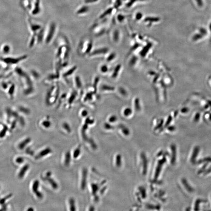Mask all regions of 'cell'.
Returning a JSON list of instances; mask_svg holds the SVG:
<instances>
[{
	"instance_id": "52a82bcc",
	"label": "cell",
	"mask_w": 211,
	"mask_h": 211,
	"mask_svg": "<svg viewBox=\"0 0 211 211\" xmlns=\"http://www.w3.org/2000/svg\"><path fill=\"white\" fill-rule=\"evenodd\" d=\"M71 160V153L69 151H68L65 154V159L64 163L65 165L66 166H69L70 162Z\"/></svg>"
},
{
	"instance_id": "836d02e7",
	"label": "cell",
	"mask_w": 211,
	"mask_h": 211,
	"mask_svg": "<svg viewBox=\"0 0 211 211\" xmlns=\"http://www.w3.org/2000/svg\"><path fill=\"white\" fill-rule=\"evenodd\" d=\"M32 74H33V75H34V76L35 77V78H39V74H38L37 72H36L33 71V72H32Z\"/></svg>"
},
{
	"instance_id": "d6a6232c",
	"label": "cell",
	"mask_w": 211,
	"mask_h": 211,
	"mask_svg": "<svg viewBox=\"0 0 211 211\" xmlns=\"http://www.w3.org/2000/svg\"><path fill=\"white\" fill-rule=\"evenodd\" d=\"M9 49V48L8 46H5L4 49V51L5 52H8Z\"/></svg>"
},
{
	"instance_id": "d4e9b609",
	"label": "cell",
	"mask_w": 211,
	"mask_h": 211,
	"mask_svg": "<svg viewBox=\"0 0 211 211\" xmlns=\"http://www.w3.org/2000/svg\"><path fill=\"white\" fill-rule=\"evenodd\" d=\"M92 94H90V93H89V94H88L87 95H86V97H85V101H87V100H91L92 99Z\"/></svg>"
},
{
	"instance_id": "9a60e30c",
	"label": "cell",
	"mask_w": 211,
	"mask_h": 211,
	"mask_svg": "<svg viewBox=\"0 0 211 211\" xmlns=\"http://www.w3.org/2000/svg\"><path fill=\"white\" fill-rule=\"evenodd\" d=\"M76 67H73L72 69H71L67 72L65 73L64 74V76L67 77V76H69V75H71V74H72L74 71H75V70H76Z\"/></svg>"
},
{
	"instance_id": "cb8c5ba5",
	"label": "cell",
	"mask_w": 211,
	"mask_h": 211,
	"mask_svg": "<svg viewBox=\"0 0 211 211\" xmlns=\"http://www.w3.org/2000/svg\"><path fill=\"white\" fill-rule=\"evenodd\" d=\"M101 71L102 72H107L108 70V67H107L106 65H103L102 67H101Z\"/></svg>"
},
{
	"instance_id": "603a6c76",
	"label": "cell",
	"mask_w": 211,
	"mask_h": 211,
	"mask_svg": "<svg viewBox=\"0 0 211 211\" xmlns=\"http://www.w3.org/2000/svg\"><path fill=\"white\" fill-rule=\"evenodd\" d=\"M75 94H73L70 97L69 99V103L70 104L72 103L74 100L75 99Z\"/></svg>"
},
{
	"instance_id": "e0dca14e",
	"label": "cell",
	"mask_w": 211,
	"mask_h": 211,
	"mask_svg": "<svg viewBox=\"0 0 211 211\" xmlns=\"http://www.w3.org/2000/svg\"><path fill=\"white\" fill-rule=\"evenodd\" d=\"M63 128L69 133L71 132V128H70L69 125L67 123H63Z\"/></svg>"
},
{
	"instance_id": "277c9868",
	"label": "cell",
	"mask_w": 211,
	"mask_h": 211,
	"mask_svg": "<svg viewBox=\"0 0 211 211\" xmlns=\"http://www.w3.org/2000/svg\"><path fill=\"white\" fill-rule=\"evenodd\" d=\"M52 151L51 148H47L45 149L42 151L41 152L39 153L35 157V159H40L46 156L49 154L51 153L52 152Z\"/></svg>"
},
{
	"instance_id": "1f68e13d",
	"label": "cell",
	"mask_w": 211,
	"mask_h": 211,
	"mask_svg": "<svg viewBox=\"0 0 211 211\" xmlns=\"http://www.w3.org/2000/svg\"><path fill=\"white\" fill-rule=\"evenodd\" d=\"M88 114V112L87 111H86V110H84L82 112V116H83V117H85V116H87Z\"/></svg>"
},
{
	"instance_id": "484cf974",
	"label": "cell",
	"mask_w": 211,
	"mask_h": 211,
	"mask_svg": "<svg viewBox=\"0 0 211 211\" xmlns=\"http://www.w3.org/2000/svg\"><path fill=\"white\" fill-rule=\"evenodd\" d=\"M94 120H90V119L87 118L85 121V123H86L88 124H93L94 123Z\"/></svg>"
},
{
	"instance_id": "e575fe53",
	"label": "cell",
	"mask_w": 211,
	"mask_h": 211,
	"mask_svg": "<svg viewBox=\"0 0 211 211\" xmlns=\"http://www.w3.org/2000/svg\"><path fill=\"white\" fill-rule=\"evenodd\" d=\"M24 159L22 158H20L18 159L17 161L18 163H21L23 162Z\"/></svg>"
},
{
	"instance_id": "5b68a950",
	"label": "cell",
	"mask_w": 211,
	"mask_h": 211,
	"mask_svg": "<svg viewBox=\"0 0 211 211\" xmlns=\"http://www.w3.org/2000/svg\"><path fill=\"white\" fill-rule=\"evenodd\" d=\"M45 179L46 181L49 183L51 185L53 189H56L59 187V185L56 182V181L52 178H51V177H45Z\"/></svg>"
},
{
	"instance_id": "7402d4cb",
	"label": "cell",
	"mask_w": 211,
	"mask_h": 211,
	"mask_svg": "<svg viewBox=\"0 0 211 211\" xmlns=\"http://www.w3.org/2000/svg\"><path fill=\"white\" fill-rule=\"evenodd\" d=\"M114 88L113 87H111L109 86H106V85H104L102 87V89L103 90H114Z\"/></svg>"
},
{
	"instance_id": "d6986e66",
	"label": "cell",
	"mask_w": 211,
	"mask_h": 211,
	"mask_svg": "<svg viewBox=\"0 0 211 211\" xmlns=\"http://www.w3.org/2000/svg\"><path fill=\"white\" fill-rule=\"evenodd\" d=\"M42 125L45 128H49L51 126V123L48 120H45L42 122Z\"/></svg>"
},
{
	"instance_id": "9c48e42d",
	"label": "cell",
	"mask_w": 211,
	"mask_h": 211,
	"mask_svg": "<svg viewBox=\"0 0 211 211\" xmlns=\"http://www.w3.org/2000/svg\"><path fill=\"white\" fill-rule=\"evenodd\" d=\"M69 203L70 211H75L76 210L75 206V201L74 199L73 198H70L69 200Z\"/></svg>"
},
{
	"instance_id": "d590c367",
	"label": "cell",
	"mask_w": 211,
	"mask_h": 211,
	"mask_svg": "<svg viewBox=\"0 0 211 211\" xmlns=\"http://www.w3.org/2000/svg\"><path fill=\"white\" fill-rule=\"evenodd\" d=\"M51 175H52V173L51 172H48L46 173V177H51Z\"/></svg>"
},
{
	"instance_id": "7c38bea8",
	"label": "cell",
	"mask_w": 211,
	"mask_h": 211,
	"mask_svg": "<svg viewBox=\"0 0 211 211\" xmlns=\"http://www.w3.org/2000/svg\"><path fill=\"white\" fill-rule=\"evenodd\" d=\"M81 153V146H79L74 151L73 153V157L74 158L76 159L79 156Z\"/></svg>"
},
{
	"instance_id": "3957f363",
	"label": "cell",
	"mask_w": 211,
	"mask_h": 211,
	"mask_svg": "<svg viewBox=\"0 0 211 211\" xmlns=\"http://www.w3.org/2000/svg\"><path fill=\"white\" fill-rule=\"evenodd\" d=\"M88 171L87 169H84L82 171V178L81 182V188L82 190L86 189L87 183Z\"/></svg>"
},
{
	"instance_id": "44dd1931",
	"label": "cell",
	"mask_w": 211,
	"mask_h": 211,
	"mask_svg": "<svg viewBox=\"0 0 211 211\" xmlns=\"http://www.w3.org/2000/svg\"><path fill=\"white\" fill-rule=\"evenodd\" d=\"M135 106L137 110H139L140 109V102H139V100L138 98H136L135 100Z\"/></svg>"
},
{
	"instance_id": "4316f807",
	"label": "cell",
	"mask_w": 211,
	"mask_h": 211,
	"mask_svg": "<svg viewBox=\"0 0 211 211\" xmlns=\"http://www.w3.org/2000/svg\"><path fill=\"white\" fill-rule=\"evenodd\" d=\"M115 56V54H112V55H111L109 57V58H108V62H110L111 60H112V59H114Z\"/></svg>"
},
{
	"instance_id": "4dcf8cb0",
	"label": "cell",
	"mask_w": 211,
	"mask_h": 211,
	"mask_svg": "<svg viewBox=\"0 0 211 211\" xmlns=\"http://www.w3.org/2000/svg\"><path fill=\"white\" fill-rule=\"evenodd\" d=\"M59 78V76L55 75H51L49 76V78L50 79H55V78Z\"/></svg>"
},
{
	"instance_id": "f1b7e54d",
	"label": "cell",
	"mask_w": 211,
	"mask_h": 211,
	"mask_svg": "<svg viewBox=\"0 0 211 211\" xmlns=\"http://www.w3.org/2000/svg\"><path fill=\"white\" fill-rule=\"evenodd\" d=\"M62 47H60V48L59 49V51H58V52L57 53V56L59 57L61 55L62 52Z\"/></svg>"
},
{
	"instance_id": "ffe728a7",
	"label": "cell",
	"mask_w": 211,
	"mask_h": 211,
	"mask_svg": "<svg viewBox=\"0 0 211 211\" xmlns=\"http://www.w3.org/2000/svg\"><path fill=\"white\" fill-rule=\"evenodd\" d=\"M75 82H76V85L78 88H81L82 86V82H81L80 79L78 76H76L75 78Z\"/></svg>"
},
{
	"instance_id": "8fae6325",
	"label": "cell",
	"mask_w": 211,
	"mask_h": 211,
	"mask_svg": "<svg viewBox=\"0 0 211 211\" xmlns=\"http://www.w3.org/2000/svg\"><path fill=\"white\" fill-rule=\"evenodd\" d=\"M29 168V166L28 165H25L24 166L23 168L22 169L21 171L20 172L19 174V177L20 178H22L23 177L24 175H25V172H26L27 170H28V169Z\"/></svg>"
},
{
	"instance_id": "83f0119b",
	"label": "cell",
	"mask_w": 211,
	"mask_h": 211,
	"mask_svg": "<svg viewBox=\"0 0 211 211\" xmlns=\"http://www.w3.org/2000/svg\"><path fill=\"white\" fill-rule=\"evenodd\" d=\"M117 119V117L116 116H112L109 119V121L110 122H113L116 121Z\"/></svg>"
},
{
	"instance_id": "8992f818",
	"label": "cell",
	"mask_w": 211,
	"mask_h": 211,
	"mask_svg": "<svg viewBox=\"0 0 211 211\" xmlns=\"http://www.w3.org/2000/svg\"><path fill=\"white\" fill-rule=\"evenodd\" d=\"M193 1L196 6L199 9L203 8L205 6V0H193Z\"/></svg>"
},
{
	"instance_id": "8d00e7d4",
	"label": "cell",
	"mask_w": 211,
	"mask_h": 211,
	"mask_svg": "<svg viewBox=\"0 0 211 211\" xmlns=\"http://www.w3.org/2000/svg\"><path fill=\"white\" fill-rule=\"evenodd\" d=\"M28 210L30 211H34V210L33 208H29V209H28Z\"/></svg>"
},
{
	"instance_id": "ac0fdd59",
	"label": "cell",
	"mask_w": 211,
	"mask_h": 211,
	"mask_svg": "<svg viewBox=\"0 0 211 211\" xmlns=\"http://www.w3.org/2000/svg\"><path fill=\"white\" fill-rule=\"evenodd\" d=\"M132 109L129 108H128L124 110V114L125 116H128L132 114Z\"/></svg>"
},
{
	"instance_id": "7a4b0ae2",
	"label": "cell",
	"mask_w": 211,
	"mask_h": 211,
	"mask_svg": "<svg viewBox=\"0 0 211 211\" xmlns=\"http://www.w3.org/2000/svg\"><path fill=\"white\" fill-rule=\"evenodd\" d=\"M55 29H56V25L53 23H52L50 25L49 29L47 32L45 38V42L47 44L49 43L52 40L55 34Z\"/></svg>"
},
{
	"instance_id": "5bb4252c",
	"label": "cell",
	"mask_w": 211,
	"mask_h": 211,
	"mask_svg": "<svg viewBox=\"0 0 211 211\" xmlns=\"http://www.w3.org/2000/svg\"><path fill=\"white\" fill-rule=\"evenodd\" d=\"M107 51V50L105 49H98L95 50L94 52H92L91 55H97L98 54L101 53H105Z\"/></svg>"
},
{
	"instance_id": "2e32d148",
	"label": "cell",
	"mask_w": 211,
	"mask_h": 211,
	"mask_svg": "<svg viewBox=\"0 0 211 211\" xmlns=\"http://www.w3.org/2000/svg\"><path fill=\"white\" fill-rule=\"evenodd\" d=\"M120 67H121V66H120V65H117V67L116 68V69H115L114 72L113 73V78H116V77L117 76L119 72V71L120 69Z\"/></svg>"
},
{
	"instance_id": "30bf717a",
	"label": "cell",
	"mask_w": 211,
	"mask_h": 211,
	"mask_svg": "<svg viewBox=\"0 0 211 211\" xmlns=\"http://www.w3.org/2000/svg\"><path fill=\"white\" fill-rule=\"evenodd\" d=\"M88 11H89V8L87 6H82L78 9L76 13L77 14L81 15L86 13Z\"/></svg>"
},
{
	"instance_id": "6da1fadb",
	"label": "cell",
	"mask_w": 211,
	"mask_h": 211,
	"mask_svg": "<svg viewBox=\"0 0 211 211\" xmlns=\"http://www.w3.org/2000/svg\"><path fill=\"white\" fill-rule=\"evenodd\" d=\"M208 31L209 30L205 27H200L197 28L192 35V41L194 42L202 41L208 36L209 32Z\"/></svg>"
},
{
	"instance_id": "4fadbf2b",
	"label": "cell",
	"mask_w": 211,
	"mask_h": 211,
	"mask_svg": "<svg viewBox=\"0 0 211 211\" xmlns=\"http://www.w3.org/2000/svg\"><path fill=\"white\" fill-rule=\"evenodd\" d=\"M31 139L30 138H28V139H25L24 141L22 142V143H21L20 144V148L21 149H22L23 148H24L25 146L26 145L29 144L30 142H31Z\"/></svg>"
},
{
	"instance_id": "f546056e",
	"label": "cell",
	"mask_w": 211,
	"mask_h": 211,
	"mask_svg": "<svg viewBox=\"0 0 211 211\" xmlns=\"http://www.w3.org/2000/svg\"><path fill=\"white\" fill-rule=\"evenodd\" d=\"M99 81V78H97L95 79V81L94 82V87L95 88V89H96V86L97 84V82H98V81Z\"/></svg>"
},
{
	"instance_id": "ba28073f",
	"label": "cell",
	"mask_w": 211,
	"mask_h": 211,
	"mask_svg": "<svg viewBox=\"0 0 211 211\" xmlns=\"http://www.w3.org/2000/svg\"><path fill=\"white\" fill-rule=\"evenodd\" d=\"M39 185H40V183H39V181L38 180H35L34 182L33 185H32V190L35 194L40 192L39 191Z\"/></svg>"
}]
</instances>
